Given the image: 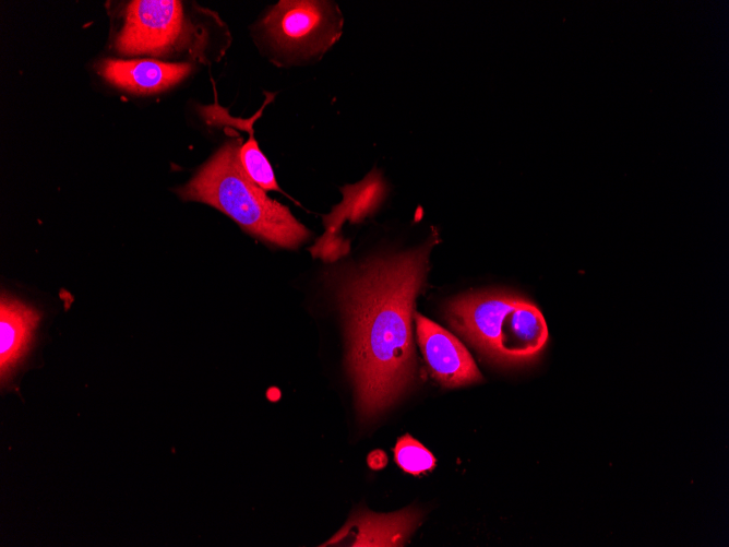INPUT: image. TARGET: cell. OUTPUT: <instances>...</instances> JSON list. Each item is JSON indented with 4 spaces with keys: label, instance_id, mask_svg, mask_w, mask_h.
<instances>
[{
    "label": "cell",
    "instance_id": "1",
    "mask_svg": "<svg viewBox=\"0 0 729 547\" xmlns=\"http://www.w3.org/2000/svg\"><path fill=\"white\" fill-rule=\"evenodd\" d=\"M438 239L433 231L421 247L371 260L339 281L348 370L363 419L378 416L415 379L411 313Z\"/></svg>",
    "mask_w": 729,
    "mask_h": 547
},
{
    "label": "cell",
    "instance_id": "2",
    "mask_svg": "<svg viewBox=\"0 0 729 547\" xmlns=\"http://www.w3.org/2000/svg\"><path fill=\"white\" fill-rule=\"evenodd\" d=\"M240 141H231L177 190L188 201L210 204L237 222L246 231L283 248H296L310 235L289 209L270 199L254 183L240 162Z\"/></svg>",
    "mask_w": 729,
    "mask_h": 547
},
{
    "label": "cell",
    "instance_id": "3",
    "mask_svg": "<svg viewBox=\"0 0 729 547\" xmlns=\"http://www.w3.org/2000/svg\"><path fill=\"white\" fill-rule=\"evenodd\" d=\"M450 324L490 360L523 365L538 357L548 340L541 311L504 292L468 294L449 302Z\"/></svg>",
    "mask_w": 729,
    "mask_h": 547
},
{
    "label": "cell",
    "instance_id": "4",
    "mask_svg": "<svg viewBox=\"0 0 729 547\" xmlns=\"http://www.w3.org/2000/svg\"><path fill=\"white\" fill-rule=\"evenodd\" d=\"M263 24L278 48L302 53L324 51L342 32L340 13L326 1H279Z\"/></svg>",
    "mask_w": 729,
    "mask_h": 547
},
{
    "label": "cell",
    "instance_id": "5",
    "mask_svg": "<svg viewBox=\"0 0 729 547\" xmlns=\"http://www.w3.org/2000/svg\"><path fill=\"white\" fill-rule=\"evenodd\" d=\"M184 32L180 1H131L116 47L123 55L160 56L177 46L183 38Z\"/></svg>",
    "mask_w": 729,
    "mask_h": 547
},
{
    "label": "cell",
    "instance_id": "6",
    "mask_svg": "<svg viewBox=\"0 0 729 547\" xmlns=\"http://www.w3.org/2000/svg\"><path fill=\"white\" fill-rule=\"evenodd\" d=\"M415 320L426 362L442 385L455 388L482 379L473 357L453 334L420 313Z\"/></svg>",
    "mask_w": 729,
    "mask_h": 547
},
{
    "label": "cell",
    "instance_id": "7",
    "mask_svg": "<svg viewBox=\"0 0 729 547\" xmlns=\"http://www.w3.org/2000/svg\"><path fill=\"white\" fill-rule=\"evenodd\" d=\"M189 63H167L153 59L105 60L100 74L112 85L132 93L148 94L164 91L186 78Z\"/></svg>",
    "mask_w": 729,
    "mask_h": 547
},
{
    "label": "cell",
    "instance_id": "8",
    "mask_svg": "<svg viewBox=\"0 0 729 547\" xmlns=\"http://www.w3.org/2000/svg\"><path fill=\"white\" fill-rule=\"evenodd\" d=\"M418 514L406 510L390 515L361 513L323 546H402L418 522Z\"/></svg>",
    "mask_w": 729,
    "mask_h": 547
},
{
    "label": "cell",
    "instance_id": "9",
    "mask_svg": "<svg viewBox=\"0 0 729 547\" xmlns=\"http://www.w3.org/2000/svg\"><path fill=\"white\" fill-rule=\"evenodd\" d=\"M40 314L17 299L2 295L0 304V373L8 380L33 338Z\"/></svg>",
    "mask_w": 729,
    "mask_h": 547
},
{
    "label": "cell",
    "instance_id": "10",
    "mask_svg": "<svg viewBox=\"0 0 729 547\" xmlns=\"http://www.w3.org/2000/svg\"><path fill=\"white\" fill-rule=\"evenodd\" d=\"M343 192V203L334 209L331 216L328 215L325 218L326 234L336 229L346 217L357 221L372 212L382 198L383 183L375 173H371L366 180L356 186L346 187Z\"/></svg>",
    "mask_w": 729,
    "mask_h": 547
},
{
    "label": "cell",
    "instance_id": "11",
    "mask_svg": "<svg viewBox=\"0 0 729 547\" xmlns=\"http://www.w3.org/2000/svg\"><path fill=\"white\" fill-rule=\"evenodd\" d=\"M239 156L243 169L254 183L263 190H279L273 168L261 152L252 132L249 140L241 145Z\"/></svg>",
    "mask_w": 729,
    "mask_h": 547
},
{
    "label": "cell",
    "instance_id": "12",
    "mask_svg": "<svg viewBox=\"0 0 729 547\" xmlns=\"http://www.w3.org/2000/svg\"><path fill=\"white\" fill-rule=\"evenodd\" d=\"M394 455L399 467L413 475L430 471L435 465L432 453L409 435L398 439Z\"/></svg>",
    "mask_w": 729,
    "mask_h": 547
},
{
    "label": "cell",
    "instance_id": "13",
    "mask_svg": "<svg viewBox=\"0 0 729 547\" xmlns=\"http://www.w3.org/2000/svg\"><path fill=\"white\" fill-rule=\"evenodd\" d=\"M368 464L373 469H380L386 464V455L381 450L371 452L368 456Z\"/></svg>",
    "mask_w": 729,
    "mask_h": 547
}]
</instances>
